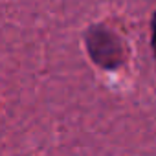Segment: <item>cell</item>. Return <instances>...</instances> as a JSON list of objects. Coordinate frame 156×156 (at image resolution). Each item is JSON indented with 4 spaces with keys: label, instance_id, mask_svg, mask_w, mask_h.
Masks as SVG:
<instances>
[{
    "label": "cell",
    "instance_id": "obj_1",
    "mask_svg": "<svg viewBox=\"0 0 156 156\" xmlns=\"http://www.w3.org/2000/svg\"><path fill=\"white\" fill-rule=\"evenodd\" d=\"M90 59L103 70H118L123 66L127 50L118 33L103 24H94L85 35Z\"/></svg>",
    "mask_w": 156,
    "mask_h": 156
},
{
    "label": "cell",
    "instance_id": "obj_2",
    "mask_svg": "<svg viewBox=\"0 0 156 156\" xmlns=\"http://www.w3.org/2000/svg\"><path fill=\"white\" fill-rule=\"evenodd\" d=\"M151 46H152V53L156 59V9H154L152 19H151Z\"/></svg>",
    "mask_w": 156,
    "mask_h": 156
}]
</instances>
